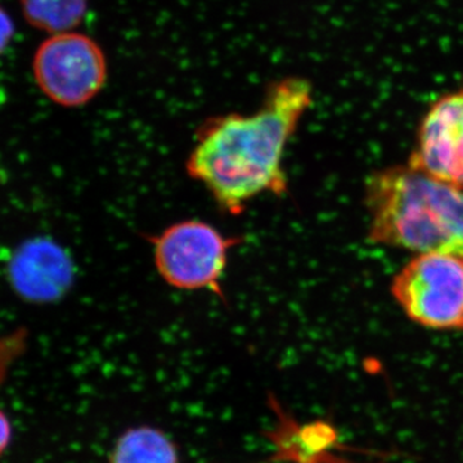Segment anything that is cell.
<instances>
[{
    "label": "cell",
    "mask_w": 463,
    "mask_h": 463,
    "mask_svg": "<svg viewBox=\"0 0 463 463\" xmlns=\"http://www.w3.org/2000/svg\"><path fill=\"white\" fill-rule=\"evenodd\" d=\"M392 294L423 327L463 330V259L420 254L395 277Z\"/></svg>",
    "instance_id": "obj_5"
},
{
    "label": "cell",
    "mask_w": 463,
    "mask_h": 463,
    "mask_svg": "<svg viewBox=\"0 0 463 463\" xmlns=\"http://www.w3.org/2000/svg\"><path fill=\"white\" fill-rule=\"evenodd\" d=\"M365 205L373 242L463 259V188L410 165L389 167L368 179Z\"/></svg>",
    "instance_id": "obj_2"
},
{
    "label": "cell",
    "mask_w": 463,
    "mask_h": 463,
    "mask_svg": "<svg viewBox=\"0 0 463 463\" xmlns=\"http://www.w3.org/2000/svg\"><path fill=\"white\" fill-rule=\"evenodd\" d=\"M7 277L18 298L33 304L61 300L75 281V264L66 249L48 237L21 243L9 258Z\"/></svg>",
    "instance_id": "obj_7"
},
{
    "label": "cell",
    "mask_w": 463,
    "mask_h": 463,
    "mask_svg": "<svg viewBox=\"0 0 463 463\" xmlns=\"http://www.w3.org/2000/svg\"><path fill=\"white\" fill-rule=\"evenodd\" d=\"M179 453L165 432L149 426L130 429L116 441L109 463H178Z\"/></svg>",
    "instance_id": "obj_8"
},
{
    "label": "cell",
    "mask_w": 463,
    "mask_h": 463,
    "mask_svg": "<svg viewBox=\"0 0 463 463\" xmlns=\"http://www.w3.org/2000/svg\"><path fill=\"white\" fill-rule=\"evenodd\" d=\"M161 279L183 291H210L223 298L222 279L231 252L242 237L228 236L199 219L176 222L149 239Z\"/></svg>",
    "instance_id": "obj_3"
},
{
    "label": "cell",
    "mask_w": 463,
    "mask_h": 463,
    "mask_svg": "<svg viewBox=\"0 0 463 463\" xmlns=\"http://www.w3.org/2000/svg\"><path fill=\"white\" fill-rule=\"evenodd\" d=\"M408 165L463 188V90L446 94L429 109Z\"/></svg>",
    "instance_id": "obj_6"
},
{
    "label": "cell",
    "mask_w": 463,
    "mask_h": 463,
    "mask_svg": "<svg viewBox=\"0 0 463 463\" xmlns=\"http://www.w3.org/2000/svg\"><path fill=\"white\" fill-rule=\"evenodd\" d=\"M29 343V331L20 327L0 335V386L7 379L9 371L14 364L26 353Z\"/></svg>",
    "instance_id": "obj_10"
},
{
    "label": "cell",
    "mask_w": 463,
    "mask_h": 463,
    "mask_svg": "<svg viewBox=\"0 0 463 463\" xmlns=\"http://www.w3.org/2000/svg\"><path fill=\"white\" fill-rule=\"evenodd\" d=\"M21 14L27 25L39 32H72L83 23L88 0H20Z\"/></svg>",
    "instance_id": "obj_9"
},
{
    "label": "cell",
    "mask_w": 463,
    "mask_h": 463,
    "mask_svg": "<svg viewBox=\"0 0 463 463\" xmlns=\"http://www.w3.org/2000/svg\"><path fill=\"white\" fill-rule=\"evenodd\" d=\"M16 35V25L7 9L0 5V56L8 51Z\"/></svg>",
    "instance_id": "obj_11"
},
{
    "label": "cell",
    "mask_w": 463,
    "mask_h": 463,
    "mask_svg": "<svg viewBox=\"0 0 463 463\" xmlns=\"http://www.w3.org/2000/svg\"><path fill=\"white\" fill-rule=\"evenodd\" d=\"M11 437V422H9L8 417L0 411V456L7 449Z\"/></svg>",
    "instance_id": "obj_12"
},
{
    "label": "cell",
    "mask_w": 463,
    "mask_h": 463,
    "mask_svg": "<svg viewBox=\"0 0 463 463\" xmlns=\"http://www.w3.org/2000/svg\"><path fill=\"white\" fill-rule=\"evenodd\" d=\"M33 76L39 90L61 108H84L108 83L106 53L90 35H48L33 53Z\"/></svg>",
    "instance_id": "obj_4"
},
{
    "label": "cell",
    "mask_w": 463,
    "mask_h": 463,
    "mask_svg": "<svg viewBox=\"0 0 463 463\" xmlns=\"http://www.w3.org/2000/svg\"><path fill=\"white\" fill-rule=\"evenodd\" d=\"M312 102L310 81L286 76L268 85L252 114L210 118L197 130L185 164L188 175L233 216L264 194L283 196L286 147Z\"/></svg>",
    "instance_id": "obj_1"
}]
</instances>
